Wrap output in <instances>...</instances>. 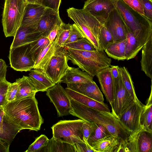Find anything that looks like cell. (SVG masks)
Returning <instances> with one entry per match:
<instances>
[{"mask_svg":"<svg viewBox=\"0 0 152 152\" xmlns=\"http://www.w3.org/2000/svg\"><path fill=\"white\" fill-rule=\"evenodd\" d=\"M62 22L59 11L47 8L38 23L36 30L40 33L42 37H47L50 31Z\"/></svg>","mask_w":152,"mask_h":152,"instance_id":"9a60e30c","label":"cell"},{"mask_svg":"<svg viewBox=\"0 0 152 152\" xmlns=\"http://www.w3.org/2000/svg\"><path fill=\"white\" fill-rule=\"evenodd\" d=\"M114 99L112 113L118 119L128 106L134 101L126 88L120 72L119 79L114 85Z\"/></svg>","mask_w":152,"mask_h":152,"instance_id":"4fadbf2b","label":"cell"},{"mask_svg":"<svg viewBox=\"0 0 152 152\" xmlns=\"http://www.w3.org/2000/svg\"><path fill=\"white\" fill-rule=\"evenodd\" d=\"M85 121L81 119L60 121L51 127L53 137L56 140L72 145L85 142L82 130Z\"/></svg>","mask_w":152,"mask_h":152,"instance_id":"52a82bcc","label":"cell"},{"mask_svg":"<svg viewBox=\"0 0 152 152\" xmlns=\"http://www.w3.org/2000/svg\"><path fill=\"white\" fill-rule=\"evenodd\" d=\"M65 89L70 98L82 104L99 111L110 112L107 104L104 103H100L67 87Z\"/></svg>","mask_w":152,"mask_h":152,"instance_id":"ffe728a7","label":"cell"},{"mask_svg":"<svg viewBox=\"0 0 152 152\" xmlns=\"http://www.w3.org/2000/svg\"><path fill=\"white\" fill-rule=\"evenodd\" d=\"M68 15L81 30L86 37L97 50H101L98 37L102 25L93 16L85 10L72 7L67 9Z\"/></svg>","mask_w":152,"mask_h":152,"instance_id":"5b68a950","label":"cell"},{"mask_svg":"<svg viewBox=\"0 0 152 152\" xmlns=\"http://www.w3.org/2000/svg\"><path fill=\"white\" fill-rule=\"evenodd\" d=\"M50 43L47 37H42L30 44L31 51L36 60L39 54Z\"/></svg>","mask_w":152,"mask_h":152,"instance_id":"74e56055","label":"cell"},{"mask_svg":"<svg viewBox=\"0 0 152 152\" xmlns=\"http://www.w3.org/2000/svg\"><path fill=\"white\" fill-rule=\"evenodd\" d=\"M116 7L141 49L152 36V21L134 10L123 0L118 1Z\"/></svg>","mask_w":152,"mask_h":152,"instance_id":"277c9868","label":"cell"},{"mask_svg":"<svg viewBox=\"0 0 152 152\" xmlns=\"http://www.w3.org/2000/svg\"><path fill=\"white\" fill-rule=\"evenodd\" d=\"M73 145L76 152H94L91 147L85 142L77 143Z\"/></svg>","mask_w":152,"mask_h":152,"instance_id":"7dc6e473","label":"cell"},{"mask_svg":"<svg viewBox=\"0 0 152 152\" xmlns=\"http://www.w3.org/2000/svg\"><path fill=\"white\" fill-rule=\"evenodd\" d=\"M26 3L37 4L42 5V0H25Z\"/></svg>","mask_w":152,"mask_h":152,"instance_id":"db71d44e","label":"cell"},{"mask_svg":"<svg viewBox=\"0 0 152 152\" xmlns=\"http://www.w3.org/2000/svg\"><path fill=\"white\" fill-rule=\"evenodd\" d=\"M93 129V123L85 121L83 124L82 130L84 140L87 143L88 139L92 132Z\"/></svg>","mask_w":152,"mask_h":152,"instance_id":"f6af8a7d","label":"cell"},{"mask_svg":"<svg viewBox=\"0 0 152 152\" xmlns=\"http://www.w3.org/2000/svg\"><path fill=\"white\" fill-rule=\"evenodd\" d=\"M96 76L101 90L112 109L114 103V85L110 72V67L107 68L98 73Z\"/></svg>","mask_w":152,"mask_h":152,"instance_id":"d6986e66","label":"cell"},{"mask_svg":"<svg viewBox=\"0 0 152 152\" xmlns=\"http://www.w3.org/2000/svg\"><path fill=\"white\" fill-rule=\"evenodd\" d=\"M5 120L20 131H37L44 121L35 96H29L8 102L3 107Z\"/></svg>","mask_w":152,"mask_h":152,"instance_id":"6da1fadb","label":"cell"},{"mask_svg":"<svg viewBox=\"0 0 152 152\" xmlns=\"http://www.w3.org/2000/svg\"><path fill=\"white\" fill-rule=\"evenodd\" d=\"M119 0H87L83 9L94 17L102 25L110 12L116 7Z\"/></svg>","mask_w":152,"mask_h":152,"instance_id":"7c38bea8","label":"cell"},{"mask_svg":"<svg viewBox=\"0 0 152 152\" xmlns=\"http://www.w3.org/2000/svg\"><path fill=\"white\" fill-rule=\"evenodd\" d=\"M46 8L40 4L27 3L20 25L36 29L38 23Z\"/></svg>","mask_w":152,"mask_h":152,"instance_id":"2e32d148","label":"cell"},{"mask_svg":"<svg viewBox=\"0 0 152 152\" xmlns=\"http://www.w3.org/2000/svg\"><path fill=\"white\" fill-rule=\"evenodd\" d=\"M20 131L5 120L3 124L0 125V138L11 144Z\"/></svg>","mask_w":152,"mask_h":152,"instance_id":"1f68e13d","label":"cell"},{"mask_svg":"<svg viewBox=\"0 0 152 152\" xmlns=\"http://www.w3.org/2000/svg\"><path fill=\"white\" fill-rule=\"evenodd\" d=\"M126 39L113 42L104 50L109 57L118 61L126 60L125 56Z\"/></svg>","mask_w":152,"mask_h":152,"instance_id":"f1b7e54d","label":"cell"},{"mask_svg":"<svg viewBox=\"0 0 152 152\" xmlns=\"http://www.w3.org/2000/svg\"><path fill=\"white\" fill-rule=\"evenodd\" d=\"M123 0L134 10L144 16L143 7L140 0Z\"/></svg>","mask_w":152,"mask_h":152,"instance_id":"7bdbcfd3","label":"cell"},{"mask_svg":"<svg viewBox=\"0 0 152 152\" xmlns=\"http://www.w3.org/2000/svg\"><path fill=\"white\" fill-rule=\"evenodd\" d=\"M67 88L101 103H104L102 93L93 80L87 83L68 84Z\"/></svg>","mask_w":152,"mask_h":152,"instance_id":"ac0fdd59","label":"cell"},{"mask_svg":"<svg viewBox=\"0 0 152 152\" xmlns=\"http://www.w3.org/2000/svg\"><path fill=\"white\" fill-rule=\"evenodd\" d=\"M7 66L5 61L0 59V79H5Z\"/></svg>","mask_w":152,"mask_h":152,"instance_id":"681fc988","label":"cell"},{"mask_svg":"<svg viewBox=\"0 0 152 152\" xmlns=\"http://www.w3.org/2000/svg\"><path fill=\"white\" fill-rule=\"evenodd\" d=\"M98 41L101 50L103 51L109 45L114 42L112 35L104 25L102 26L100 29Z\"/></svg>","mask_w":152,"mask_h":152,"instance_id":"8d00e7d4","label":"cell"},{"mask_svg":"<svg viewBox=\"0 0 152 152\" xmlns=\"http://www.w3.org/2000/svg\"><path fill=\"white\" fill-rule=\"evenodd\" d=\"M10 144L0 138V152H8Z\"/></svg>","mask_w":152,"mask_h":152,"instance_id":"816d5d0a","label":"cell"},{"mask_svg":"<svg viewBox=\"0 0 152 152\" xmlns=\"http://www.w3.org/2000/svg\"><path fill=\"white\" fill-rule=\"evenodd\" d=\"M124 27L126 35L125 56L128 60L134 58L141 49L136 38L125 23Z\"/></svg>","mask_w":152,"mask_h":152,"instance_id":"484cf974","label":"cell"},{"mask_svg":"<svg viewBox=\"0 0 152 152\" xmlns=\"http://www.w3.org/2000/svg\"><path fill=\"white\" fill-rule=\"evenodd\" d=\"M76 152L73 145L55 140L52 137L49 139L47 145L42 152Z\"/></svg>","mask_w":152,"mask_h":152,"instance_id":"f546056e","label":"cell"},{"mask_svg":"<svg viewBox=\"0 0 152 152\" xmlns=\"http://www.w3.org/2000/svg\"><path fill=\"white\" fill-rule=\"evenodd\" d=\"M10 83L6 79H0V108H3L8 102L6 98L8 88Z\"/></svg>","mask_w":152,"mask_h":152,"instance_id":"60d3db41","label":"cell"},{"mask_svg":"<svg viewBox=\"0 0 152 152\" xmlns=\"http://www.w3.org/2000/svg\"><path fill=\"white\" fill-rule=\"evenodd\" d=\"M14 37L10 48L31 43L42 36L36 29L26 26L20 25Z\"/></svg>","mask_w":152,"mask_h":152,"instance_id":"e0dca14e","label":"cell"},{"mask_svg":"<svg viewBox=\"0 0 152 152\" xmlns=\"http://www.w3.org/2000/svg\"><path fill=\"white\" fill-rule=\"evenodd\" d=\"M18 86L15 100L29 96H35L37 91L29 76H23L16 80Z\"/></svg>","mask_w":152,"mask_h":152,"instance_id":"4316f807","label":"cell"},{"mask_svg":"<svg viewBox=\"0 0 152 152\" xmlns=\"http://www.w3.org/2000/svg\"><path fill=\"white\" fill-rule=\"evenodd\" d=\"M72 63L94 77L101 71L112 65L111 59L104 51H88L67 48Z\"/></svg>","mask_w":152,"mask_h":152,"instance_id":"3957f363","label":"cell"},{"mask_svg":"<svg viewBox=\"0 0 152 152\" xmlns=\"http://www.w3.org/2000/svg\"><path fill=\"white\" fill-rule=\"evenodd\" d=\"M85 37H86L84 34L74 23L72 24L69 36L64 45L75 42Z\"/></svg>","mask_w":152,"mask_h":152,"instance_id":"ab89813d","label":"cell"},{"mask_svg":"<svg viewBox=\"0 0 152 152\" xmlns=\"http://www.w3.org/2000/svg\"><path fill=\"white\" fill-rule=\"evenodd\" d=\"M60 25H57L55 27L50 31L48 35L47 38L48 39L50 43L53 42L55 40L57 35L58 28Z\"/></svg>","mask_w":152,"mask_h":152,"instance_id":"f907efd6","label":"cell"},{"mask_svg":"<svg viewBox=\"0 0 152 152\" xmlns=\"http://www.w3.org/2000/svg\"><path fill=\"white\" fill-rule=\"evenodd\" d=\"M30 44L10 48V64L15 70L27 72L33 69L36 59L31 51Z\"/></svg>","mask_w":152,"mask_h":152,"instance_id":"ba28073f","label":"cell"},{"mask_svg":"<svg viewBox=\"0 0 152 152\" xmlns=\"http://www.w3.org/2000/svg\"><path fill=\"white\" fill-rule=\"evenodd\" d=\"M141 70L152 78V36L142 48L140 61Z\"/></svg>","mask_w":152,"mask_h":152,"instance_id":"d4e9b609","label":"cell"},{"mask_svg":"<svg viewBox=\"0 0 152 152\" xmlns=\"http://www.w3.org/2000/svg\"><path fill=\"white\" fill-rule=\"evenodd\" d=\"M70 114L90 123L103 125L112 135L117 137L121 141L125 140L130 135L131 133L123 127L112 112L96 110L70 98Z\"/></svg>","mask_w":152,"mask_h":152,"instance_id":"7a4b0ae2","label":"cell"},{"mask_svg":"<svg viewBox=\"0 0 152 152\" xmlns=\"http://www.w3.org/2000/svg\"><path fill=\"white\" fill-rule=\"evenodd\" d=\"M18 86L15 82L9 84L7 93L6 98L8 102L15 100L18 90Z\"/></svg>","mask_w":152,"mask_h":152,"instance_id":"b9f144b4","label":"cell"},{"mask_svg":"<svg viewBox=\"0 0 152 152\" xmlns=\"http://www.w3.org/2000/svg\"><path fill=\"white\" fill-rule=\"evenodd\" d=\"M143 105L140 101H134L118 118L120 123L130 133L135 132L141 127L140 120Z\"/></svg>","mask_w":152,"mask_h":152,"instance_id":"8fae6325","label":"cell"},{"mask_svg":"<svg viewBox=\"0 0 152 152\" xmlns=\"http://www.w3.org/2000/svg\"><path fill=\"white\" fill-rule=\"evenodd\" d=\"M93 131L87 141V143L90 146L93 143L99 140L112 135L108 130L103 125L94 123H93Z\"/></svg>","mask_w":152,"mask_h":152,"instance_id":"d6a6232c","label":"cell"},{"mask_svg":"<svg viewBox=\"0 0 152 152\" xmlns=\"http://www.w3.org/2000/svg\"><path fill=\"white\" fill-rule=\"evenodd\" d=\"M143 7L144 16L152 21V0H140Z\"/></svg>","mask_w":152,"mask_h":152,"instance_id":"ee69618b","label":"cell"},{"mask_svg":"<svg viewBox=\"0 0 152 152\" xmlns=\"http://www.w3.org/2000/svg\"><path fill=\"white\" fill-rule=\"evenodd\" d=\"M71 26V24H66L63 22L59 26L55 39L57 46L64 47L65 43L69 35Z\"/></svg>","mask_w":152,"mask_h":152,"instance_id":"e575fe53","label":"cell"},{"mask_svg":"<svg viewBox=\"0 0 152 152\" xmlns=\"http://www.w3.org/2000/svg\"><path fill=\"white\" fill-rule=\"evenodd\" d=\"M79 68L69 67L60 83L77 84L87 83L93 81V77Z\"/></svg>","mask_w":152,"mask_h":152,"instance_id":"44dd1931","label":"cell"},{"mask_svg":"<svg viewBox=\"0 0 152 152\" xmlns=\"http://www.w3.org/2000/svg\"><path fill=\"white\" fill-rule=\"evenodd\" d=\"M27 3L25 0H5L2 23L6 37H14L20 27Z\"/></svg>","mask_w":152,"mask_h":152,"instance_id":"8992f818","label":"cell"},{"mask_svg":"<svg viewBox=\"0 0 152 152\" xmlns=\"http://www.w3.org/2000/svg\"><path fill=\"white\" fill-rule=\"evenodd\" d=\"M139 152H152V132L142 127L137 139Z\"/></svg>","mask_w":152,"mask_h":152,"instance_id":"4dcf8cb0","label":"cell"},{"mask_svg":"<svg viewBox=\"0 0 152 152\" xmlns=\"http://www.w3.org/2000/svg\"><path fill=\"white\" fill-rule=\"evenodd\" d=\"M59 47L55 40L50 43L37 58L33 69L45 73L52 57Z\"/></svg>","mask_w":152,"mask_h":152,"instance_id":"7402d4cb","label":"cell"},{"mask_svg":"<svg viewBox=\"0 0 152 152\" xmlns=\"http://www.w3.org/2000/svg\"><path fill=\"white\" fill-rule=\"evenodd\" d=\"M110 72L114 85L119 79L120 75V67L118 66L112 65L110 66Z\"/></svg>","mask_w":152,"mask_h":152,"instance_id":"c3c4849f","label":"cell"},{"mask_svg":"<svg viewBox=\"0 0 152 152\" xmlns=\"http://www.w3.org/2000/svg\"><path fill=\"white\" fill-rule=\"evenodd\" d=\"M66 49L59 47L52 57L45 71L48 78L55 84L60 83L69 66Z\"/></svg>","mask_w":152,"mask_h":152,"instance_id":"9c48e42d","label":"cell"},{"mask_svg":"<svg viewBox=\"0 0 152 152\" xmlns=\"http://www.w3.org/2000/svg\"><path fill=\"white\" fill-rule=\"evenodd\" d=\"M5 120L3 108H0V125L3 124Z\"/></svg>","mask_w":152,"mask_h":152,"instance_id":"f5cc1de1","label":"cell"},{"mask_svg":"<svg viewBox=\"0 0 152 152\" xmlns=\"http://www.w3.org/2000/svg\"><path fill=\"white\" fill-rule=\"evenodd\" d=\"M152 85L149 96L145 105H144L140 117L141 126L145 129L152 132Z\"/></svg>","mask_w":152,"mask_h":152,"instance_id":"83f0119b","label":"cell"},{"mask_svg":"<svg viewBox=\"0 0 152 152\" xmlns=\"http://www.w3.org/2000/svg\"><path fill=\"white\" fill-rule=\"evenodd\" d=\"M29 71V77L37 92L46 91L48 89L55 84L45 73L34 69Z\"/></svg>","mask_w":152,"mask_h":152,"instance_id":"603a6c76","label":"cell"},{"mask_svg":"<svg viewBox=\"0 0 152 152\" xmlns=\"http://www.w3.org/2000/svg\"><path fill=\"white\" fill-rule=\"evenodd\" d=\"M49 139L44 134L37 137L29 147L26 152H42L43 148L46 146Z\"/></svg>","mask_w":152,"mask_h":152,"instance_id":"f35d334b","label":"cell"},{"mask_svg":"<svg viewBox=\"0 0 152 152\" xmlns=\"http://www.w3.org/2000/svg\"><path fill=\"white\" fill-rule=\"evenodd\" d=\"M121 141L112 135L93 143L90 146L94 152H116Z\"/></svg>","mask_w":152,"mask_h":152,"instance_id":"cb8c5ba5","label":"cell"},{"mask_svg":"<svg viewBox=\"0 0 152 152\" xmlns=\"http://www.w3.org/2000/svg\"><path fill=\"white\" fill-rule=\"evenodd\" d=\"M61 2V0H42V5L46 8L59 11Z\"/></svg>","mask_w":152,"mask_h":152,"instance_id":"bcb514c9","label":"cell"},{"mask_svg":"<svg viewBox=\"0 0 152 152\" xmlns=\"http://www.w3.org/2000/svg\"><path fill=\"white\" fill-rule=\"evenodd\" d=\"M46 94L54 104L58 117L70 114V98L60 83L56 84L46 91Z\"/></svg>","mask_w":152,"mask_h":152,"instance_id":"30bf717a","label":"cell"},{"mask_svg":"<svg viewBox=\"0 0 152 152\" xmlns=\"http://www.w3.org/2000/svg\"><path fill=\"white\" fill-rule=\"evenodd\" d=\"M125 22L120 12L116 7L109 13L103 25L112 35L114 42L126 39Z\"/></svg>","mask_w":152,"mask_h":152,"instance_id":"5bb4252c","label":"cell"},{"mask_svg":"<svg viewBox=\"0 0 152 152\" xmlns=\"http://www.w3.org/2000/svg\"><path fill=\"white\" fill-rule=\"evenodd\" d=\"M64 47L76 50L94 51L97 50L94 45L86 37L75 42L65 44Z\"/></svg>","mask_w":152,"mask_h":152,"instance_id":"d590c367","label":"cell"},{"mask_svg":"<svg viewBox=\"0 0 152 152\" xmlns=\"http://www.w3.org/2000/svg\"><path fill=\"white\" fill-rule=\"evenodd\" d=\"M120 72L123 83L127 91L135 101L139 100L135 93L131 75L125 66L120 67Z\"/></svg>","mask_w":152,"mask_h":152,"instance_id":"836d02e7","label":"cell"}]
</instances>
